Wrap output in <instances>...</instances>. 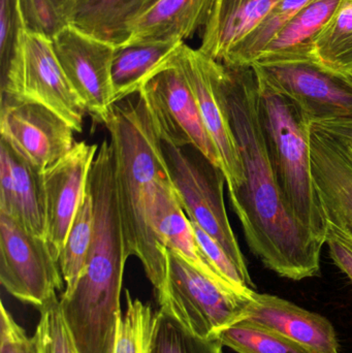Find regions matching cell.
Wrapping results in <instances>:
<instances>
[{
	"mask_svg": "<svg viewBox=\"0 0 352 353\" xmlns=\"http://www.w3.org/2000/svg\"><path fill=\"white\" fill-rule=\"evenodd\" d=\"M208 68L243 167V184L229 195L250 251L280 277L300 281L320 275L324 245L289 213L271 167L258 117L256 70L210 57Z\"/></svg>",
	"mask_w": 352,
	"mask_h": 353,
	"instance_id": "1",
	"label": "cell"
},
{
	"mask_svg": "<svg viewBox=\"0 0 352 353\" xmlns=\"http://www.w3.org/2000/svg\"><path fill=\"white\" fill-rule=\"evenodd\" d=\"M88 188L94 205L92 244L78 282L59 302L76 343L103 350L115 343L124 269L130 256L118 205L113 149L107 140L99 146Z\"/></svg>",
	"mask_w": 352,
	"mask_h": 353,
	"instance_id": "2",
	"label": "cell"
},
{
	"mask_svg": "<svg viewBox=\"0 0 352 353\" xmlns=\"http://www.w3.org/2000/svg\"><path fill=\"white\" fill-rule=\"evenodd\" d=\"M103 124L111 138L118 205L128 252L140 259L155 292H161L167 277V256L149 220L155 183L169 176L161 134L138 93L136 101L128 97L113 105Z\"/></svg>",
	"mask_w": 352,
	"mask_h": 353,
	"instance_id": "3",
	"label": "cell"
},
{
	"mask_svg": "<svg viewBox=\"0 0 352 353\" xmlns=\"http://www.w3.org/2000/svg\"><path fill=\"white\" fill-rule=\"evenodd\" d=\"M256 76L260 128L283 203L293 219L324 245L328 225L312 176L311 121L291 97Z\"/></svg>",
	"mask_w": 352,
	"mask_h": 353,
	"instance_id": "4",
	"label": "cell"
},
{
	"mask_svg": "<svg viewBox=\"0 0 352 353\" xmlns=\"http://www.w3.org/2000/svg\"><path fill=\"white\" fill-rule=\"evenodd\" d=\"M165 247V246H163ZM167 277L156 292L159 309L191 333L207 339L242 321L251 296L217 281L192 267L179 253L165 247Z\"/></svg>",
	"mask_w": 352,
	"mask_h": 353,
	"instance_id": "5",
	"label": "cell"
},
{
	"mask_svg": "<svg viewBox=\"0 0 352 353\" xmlns=\"http://www.w3.org/2000/svg\"><path fill=\"white\" fill-rule=\"evenodd\" d=\"M161 142L169 176L186 216L217 241L242 274L250 278L225 209L223 189L227 180L222 169L196 149L191 154L186 152V147Z\"/></svg>",
	"mask_w": 352,
	"mask_h": 353,
	"instance_id": "6",
	"label": "cell"
},
{
	"mask_svg": "<svg viewBox=\"0 0 352 353\" xmlns=\"http://www.w3.org/2000/svg\"><path fill=\"white\" fill-rule=\"evenodd\" d=\"M1 95L49 108L76 132H83L87 110L54 51L41 35L25 32L18 55L1 72Z\"/></svg>",
	"mask_w": 352,
	"mask_h": 353,
	"instance_id": "7",
	"label": "cell"
},
{
	"mask_svg": "<svg viewBox=\"0 0 352 353\" xmlns=\"http://www.w3.org/2000/svg\"><path fill=\"white\" fill-rule=\"evenodd\" d=\"M172 55L147 79L138 95L144 99L161 140L181 148L196 149L221 168L194 92Z\"/></svg>",
	"mask_w": 352,
	"mask_h": 353,
	"instance_id": "8",
	"label": "cell"
},
{
	"mask_svg": "<svg viewBox=\"0 0 352 353\" xmlns=\"http://www.w3.org/2000/svg\"><path fill=\"white\" fill-rule=\"evenodd\" d=\"M0 281L14 298L43 309L63 288L59 263L43 239L0 213Z\"/></svg>",
	"mask_w": 352,
	"mask_h": 353,
	"instance_id": "9",
	"label": "cell"
},
{
	"mask_svg": "<svg viewBox=\"0 0 352 353\" xmlns=\"http://www.w3.org/2000/svg\"><path fill=\"white\" fill-rule=\"evenodd\" d=\"M273 88L291 97L311 123L352 118V83L313 61L253 64Z\"/></svg>",
	"mask_w": 352,
	"mask_h": 353,
	"instance_id": "10",
	"label": "cell"
},
{
	"mask_svg": "<svg viewBox=\"0 0 352 353\" xmlns=\"http://www.w3.org/2000/svg\"><path fill=\"white\" fill-rule=\"evenodd\" d=\"M0 132L19 155L47 171L74 148V130L45 105L1 95Z\"/></svg>",
	"mask_w": 352,
	"mask_h": 353,
	"instance_id": "11",
	"label": "cell"
},
{
	"mask_svg": "<svg viewBox=\"0 0 352 353\" xmlns=\"http://www.w3.org/2000/svg\"><path fill=\"white\" fill-rule=\"evenodd\" d=\"M54 51L70 85L97 121L105 123L113 107L115 46L70 25L53 39Z\"/></svg>",
	"mask_w": 352,
	"mask_h": 353,
	"instance_id": "12",
	"label": "cell"
},
{
	"mask_svg": "<svg viewBox=\"0 0 352 353\" xmlns=\"http://www.w3.org/2000/svg\"><path fill=\"white\" fill-rule=\"evenodd\" d=\"M312 176L327 225L352 249V151L346 141L312 124Z\"/></svg>",
	"mask_w": 352,
	"mask_h": 353,
	"instance_id": "13",
	"label": "cell"
},
{
	"mask_svg": "<svg viewBox=\"0 0 352 353\" xmlns=\"http://www.w3.org/2000/svg\"><path fill=\"white\" fill-rule=\"evenodd\" d=\"M99 149V145L88 144L86 141L76 143L61 161L43 172L47 214L45 242L57 261L86 191Z\"/></svg>",
	"mask_w": 352,
	"mask_h": 353,
	"instance_id": "14",
	"label": "cell"
},
{
	"mask_svg": "<svg viewBox=\"0 0 352 353\" xmlns=\"http://www.w3.org/2000/svg\"><path fill=\"white\" fill-rule=\"evenodd\" d=\"M172 58L194 92L205 128L218 152L227 188H238L244 182L243 167L229 122L213 89L208 57L200 50L192 49L183 43L174 52Z\"/></svg>",
	"mask_w": 352,
	"mask_h": 353,
	"instance_id": "15",
	"label": "cell"
},
{
	"mask_svg": "<svg viewBox=\"0 0 352 353\" xmlns=\"http://www.w3.org/2000/svg\"><path fill=\"white\" fill-rule=\"evenodd\" d=\"M0 213L31 236L45 240L47 214L43 173L0 141Z\"/></svg>",
	"mask_w": 352,
	"mask_h": 353,
	"instance_id": "16",
	"label": "cell"
},
{
	"mask_svg": "<svg viewBox=\"0 0 352 353\" xmlns=\"http://www.w3.org/2000/svg\"><path fill=\"white\" fill-rule=\"evenodd\" d=\"M243 319L281 334L316 353H339L336 332L328 319L278 296L254 292Z\"/></svg>",
	"mask_w": 352,
	"mask_h": 353,
	"instance_id": "17",
	"label": "cell"
},
{
	"mask_svg": "<svg viewBox=\"0 0 352 353\" xmlns=\"http://www.w3.org/2000/svg\"><path fill=\"white\" fill-rule=\"evenodd\" d=\"M281 0H214L203 27L198 48L208 57L223 62Z\"/></svg>",
	"mask_w": 352,
	"mask_h": 353,
	"instance_id": "18",
	"label": "cell"
},
{
	"mask_svg": "<svg viewBox=\"0 0 352 353\" xmlns=\"http://www.w3.org/2000/svg\"><path fill=\"white\" fill-rule=\"evenodd\" d=\"M213 3L214 0H158L130 25L125 43H181L204 27Z\"/></svg>",
	"mask_w": 352,
	"mask_h": 353,
	"instance_id": "19",
	"label": "cell"
},
{
	"mask_svg": "<svg viewBox=\"0 0 352 353\" xmlns=\"http://www.w3.org/2000/svg\"><path fill=\"white\" fill-rule=\"evenodd\" d=\"M341 0H311L271 41L254 64L312 61L314 41Z\"/></svg>",
	"mask_w": 352,
	"mask_h": 353,
	"instance_id": "20",
	"label": "cell"
},
{
	"mask_svg": "<svg viewBox=\"0 0 352 353\" xmlns=\"http://www.w3.org/2000/svg\"><path fill=\"white\" fill-rule=\"evenodd\" d=\"M158 0H74L70 25L112 45H124L130 27Z\"/></svg>",
	"mask_w": 352,
	"mask_h": 353,
	"instance_id": "21",
	"label": "cell"
},
{
	"mask_svg": "<svg viewBox=\"0 0 352 353\" xmlns=\"http://www.w3.org/2000/svg\"><path fill=\"white\" fill-rule=\"evenodd\" d=\"M183 43L155 41L116 47L112 64L113 105L138 94L147 79Z\"/></svg>",
	"mask_w": 352,
	"mask_h": 353,
	"instance_id": "22",
	"label": "cell"
},
{
	"mask_svg": "<svg viewBox=\"0 0 352 353\" xmlns=\"http://www.w3.org/2000/svg\"><path fill=\"white\" fill-rule=\"evenodd\" d=\"M312 61L342 74L352 66V0H341L314 41Z\"/></svg>",
	"mask_w": 352,
	"mask_h": 353,
	"instance_id": "23",
	"label": "cell"
},
{
	"mask_svg": "<svg viewBox=\"0 0 352 353\" xmlns=\"http://www.w3.org/2000/svg\"><path fill=\"white\" fill-rule=\"evenodd\" d=\"M94 232V205L92 195L87 184L74 221L70 226L59 263L65 290L70 292L76 285L86 265Z\"/></svg>",
	"mask_w": 352,
	"mask_h": 353,
	"instance_id": "24",
	"label": "cell"
},
{
	"mask_svg": "<svg viewBox=\"0 0 352 353\" xmlns=\"http://www.w3.org/2000/svg\"><path fill=\"white\" fill-rule=\"evenodd\" d=\"M311 0H281L260 24L239 43L221 63L233 68H251L271 41L284 29L291 19Z\"/></svg>",
	"mask_w": 352,
	"mask_h": 353,
	"instance_id": "25",
	"label": "cell"
},
{
	"mask_svg": "<svg viewBox=\"0 0 352 353\" xmlns=\"http://www.w3.org/2000/svg\"><path fill=\"white\" fill-rule=\"evenodd\" d=\"M217 339L238 353H316L281 334L244 319L223 330Z\"/></svg>",
	"mask_w": 352,
	"mask_h": 353,
	"instance_id": "26",
	"label": "cell"
},
{
	"mask_svg": "<svg viewBox=\"0 0 352 353\" xmlns=\"http://www.w3.org/2000/svg\"><path fill=\"white\" fill-rule=\"evenodd\" d=\"M126 310L120 317L113 353H151L156 312L150 304L132 299L128 290Z\"/></svg>",
	"mask_w": 352,
	"mask_h": 353,
	"instance_id": "27",
	"label": "cell"
},
{
	"mask_svg": "<svg viewBox=\"0 0 352 353\" xmlns=\"http://www.w3.org/2000/svg\"><path fill=\"white\" fill-rule=\"evenodd\" d=\"M218 339H207L186 329L169 313L159 309L151 353H223Z\"/></svg>",
	"mask_w": 352,
	"mask_h": 353,
	"instance_id": "28",
	"label": "cell"
},
{
	"mask_svg": "<svg viewBox=\"0 0 352 353\" xmlns=\"http://www.w3.org/2000/svg\"><path fill=\"white\" fill-rule=\"evenodd\" d=\"M26 32L52 39L70 26L74 0H19Z\"/></svg>",
	"mask_w": 352,
	"mask_h": 353,
	"instance_id": "29",
	"label": "cell"
},
{
	"mask_svg": "<svg viewBox=\"0 0 352 353\" xmlns=\"http://www.w3.org/2000/svg\"><path fill=\"white\" fill-rule=\"evenodd\" d=\"M37 334L43 353H80L62 315L59 299L48 303L39 310Z\"/></svg>",
	"mask_w": 352,
	"mask_h": 353,
	"instance_id": "30",
	"label": "cell"
},
{
	"mask_svg": "<svg viewBox=\"0 0 352 353\" xmlns=\"http://www.w3.org/2000/svg\"><path fill=\"white\" fill-rule=\"evenodd\" d=\"M25 30L19 0H0V65L8 70L20 51Z\"/></svg>",
	"mask_w": 352,
	"mask_h": 353,
	"instance_id": "31",
	"label": "cell"
},
{
	"mask_svg": "<svg viewBox=\"0 0 352 353\" xmlns=\"http://www.w3.org/2000/svg\"><path fill=\"white\" fill-rule=\"evenodd\" d=\"M0 316V353H43L37 334L29 337L3 304Z\"/></svg>",
	"mask_w": 352,
	"mask_h": 353,
	"instance_id": "32",
	"label": "cell"
},
{
	"mask_svg": "<svg viewBox=\"0 0 352 353\" xmlns=\"http://www.w3.org/2000/svg\"><path fill=\"white\" fill-rule=\"evenodd\" d=\"M326 244L329 247L331 259L335 265L346 274L352 281V249L347 246L332 230H327Z\"/></svg>",
	"mask_w": 352,
	"mask_h": 353,
	"instance_id": "33",
	"label": "cell"
},
{
	"mask_svg": "<svg viewBox=\"0 0 352 353\" xmlns=\"http://www.w3.org/2000/svg\"><path fill=\"white\" fill-rule=\"evenodd\" d=\"M312 124L347 142H352V118Z\"/></svg>",
	"mask_w": 352,
	"mask_h": 353,
	"instance_id": "34",
	"label": "cell"
},
{
	"mask_svg": "<svg viewBox=\"0 0 352 353\" xmlns=\"http://www.w3.org/2000/svg\"><path fill=\"white\" fill-rule=\"evenodd\" d=\"M343 76L346 77L347 79H349V81H351L352 83V66L351 68H349V70H345L344 72H342Z\"/></svg>",
	"mask_w": 352,
	"mask_h": 353,
	"instance_id": "35",
	"label": "cell"
},
{
	"mask_svg": "<svg viewBox=\"0 0 352 353\" xmlns=\"http://www.w3.org/2000/svg\"><path fill=\"white\" fill-rule=\"evenodd\" d=\"M346 142H347V141H346ZM347 143H349V146H351V151H352V142H347Z\"/></svg>",
	"mask_w": 352,
	"mask_h": 353,
	"instance_id": "36",
	"label": "cell"
}]
</instances>
